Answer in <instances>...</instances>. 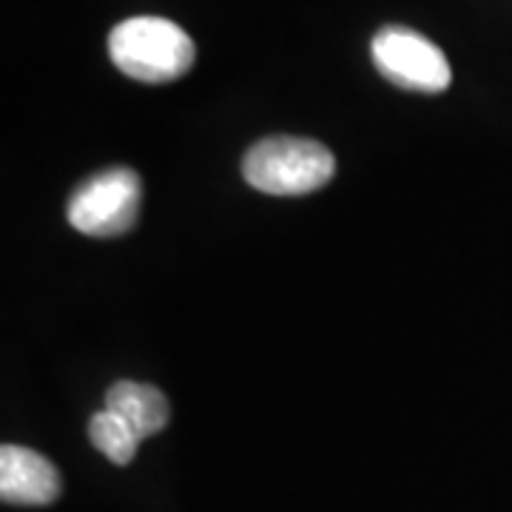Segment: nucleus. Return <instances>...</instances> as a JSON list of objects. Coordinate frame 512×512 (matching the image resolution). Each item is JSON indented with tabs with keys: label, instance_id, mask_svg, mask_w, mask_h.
I'll return each instance as SVG.
<instances>
[{
	"label": "nucleus",
	"instance_id": "1",
	"mask_svg": "<svg viewBox=\"0 0 512 512\" xmlns=\"http://www.w3.org/2000/svg\"><path fill=\"white\" fill-rule=\"evenodd\" d=\"M109 57L120 72L140 83H171L194 66L197 46L174 20L143 15L111 29Z\"/></svg>",
	"mask_w": 512,
	"mask_h": 512
},
{
	"label": "nucleus",
	"instance_id": "2",
	"mask_svg": "<svg viewBox=\"0 0 512 512\" xmlns=\"http://www.w3.org/2000/svg\"><path fill=\"white\" fill-rule=\"evenodd\" d=\"M248 185L274 197H299L328 185L336 174V160L316 140L305 137H265L248 148L242 160Z\"/></svg>",
	"mask_w": 512,
	"mask_h": 512
},
{
	"label": "nucleus",
	"instance_id": "3",
	"mask_svg": "<svg viewBox=\"0 0 512 512\" xmlns=\"http://www.w3.org/2000/svg\"><path fill=\"white\" fill-rule=\"evenodd\" d=\"M143 205V183L131 168H109L89 177L69 200V222L86 237L128 234Z\"/></svg>",
	"mask_w": 512,
	"mask_h": 512
},
{
	"label": "nucleus",
	"instance_id": "4",
	"mask_svg": "<svg viewBox=\"0 0 512 512\" xmlns=\"http://www.w3.org/2000/svg\"><path fill=\"white\" fill-rule=\"evenodd\" d=\"M370 55L382 77L407 92L439 94L450 89V63L430 37L407 26H384L370 43Z\"/></svg>",
	"mask_w": 512,
	"mask_h": 512
},
{
	"label": "nucleus",
	"instance_id": "5",
	"mask_svg": "<svg viewBox=\"0 0 512 512\" xmlns=\"http://www.w3.org/2000/svg\"><path fill=\"white\" fill-rule=\"evenodd\" d=\"M60 473L46 456L20 444L0 447V498L3 504L49 507L60 498Z\"/></svg>",
	"mask_w": 512,
	"mask_h": 512
},
{
	"label": "nucleus",
	"instance_id": "6",
	"mask_svg": "<svg viewBox=\"0 0 512 512\" xmlns=\"http://www.w3.org/2000/svg\"><path fill=\"white\" fill-rule=\"evenodd\" d=\"M106 410L123 416L140 439L157 436L171 419V407L154 384L117 382L106 393Z\"/></svg>",
	"mask_w": 512,
	"mask_h": 512
},
{
	"label": "nucleus",
	"instance_id": "7",
	"mask_svg": "<svg viewBox=\"0 0 512 512\" xmlns=\"http://www.w3.org/2000/svg\"><path fill=\"white\" fill-rule=\"evenodd\" d=\"M89 439L92 444L109 458L111 464L117 467H126L137 456V447H140V436L134 433V427L128 424L123 416L111 413V410H100L94 413L89 421Z\"/></svg>",
	"mask_w": 512,
	"mask_h": 512
}]
</instances>
